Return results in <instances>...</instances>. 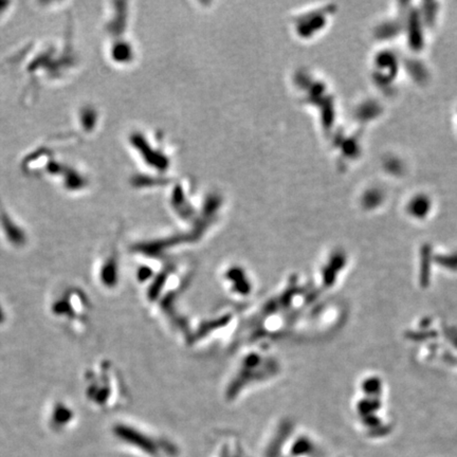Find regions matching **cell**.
Listing matches in <instances>:
<instances>
[{"label": "cell", "instance_id": "cell-1", "mask_svg": "<svg viewBox=\"0 0 457 457\" xmlns=\"http://www.w3.org/2000/svg\"><path fill=\"white\" fill-rule=\"evenodd\" d=\"M282 373L280 358L265 344L257 343L250 346L236 360L234 368L224 386L227 401H236L251 388L270 383Z\"/></svg>", "mask_w": 457, "mask_h": 457}, {"label": "cell", "instance_id": "cell-2", "mask_svg": "<svg viewBox=\"0 0 457 457\" xmlns=\"http://www.w3.org/2000/svg\"><path fill=\"white\" fill-rule=\"evenodd\" d=\"M222 289L235 301H247L256 291V280L253 272L242 262H229L219 271Z\"/></svg>", "mask_w": 457, "mask_h": 457}]
</instances>
